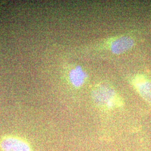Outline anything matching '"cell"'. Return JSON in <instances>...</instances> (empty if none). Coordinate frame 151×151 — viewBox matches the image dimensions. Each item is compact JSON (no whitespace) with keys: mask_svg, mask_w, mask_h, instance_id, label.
<instances>
[{"mask_svg":"<svg viewBox=\"0 0 151 151\" xmlns=\"http://www.w3.org/2000/svg\"><path fill=\"white\" fill-rule=\"evenodd\" d=\"M1 151H34L30 143L24 137L7 134L0 137Z\"/></svg>","mask_w":151,"mask_h":151,"instance_id":"cell-1","label":"cell"},{"mask_svg":"<svg viewBox=\"0 0 151 151\" xmlns=\"http://www.w3.org/2000/svg\"><path fill=\"white\" fill-rule=\"evenodd\" d=\"M93 98L97 104L107 109L122 105V99L107 87H99L93 92Z\"/></svg>","mask_w":151,"mask_h":151,"instance_id":"cell-2","label":"cell"},{"mask_svg":"<svg viewBox=\"0 0 151 151\" xmlns=\"http://www.w3.org/2000/svg\"><path fill=\"white\" fill-rule=\"evenodd\" d=\"M134 85L140 96L146 101L151 103V82L141 76L134 80Z\"/></svg>","mask_w":151,"mask_h":151,"instance_id":"cell-3","label":"cell"},{"mask_svg":"<svg viewBox=\"0 0 151 151\" xmlns=\"http://www.w3.org/2000/svg\"><path fill=\"white\" fill-rule=\"evenodd\" d=\"M134 45L133 40L129 37H122L114 40L110 44L111 51L115 54H121L128 50Z\"/></svg>","mask_w":151,"mask_h":151,"instance_id":"cell-4","label":"cell"},{"mask_svg":"<svg viewBox=\"0 0 151 151\" xmlns=\"http://www.w3.org/2000/svg\"><path fill=\"white\" fill-rule=\"evenodd\" d=\"M70 80L74 86L79 87L84 82L86 75L80 67H76L70 72Z\"/></svg>","mask_w":151,"mask_h":151,"instance_id":"cell-5","label":"cell"}]
</instances>
